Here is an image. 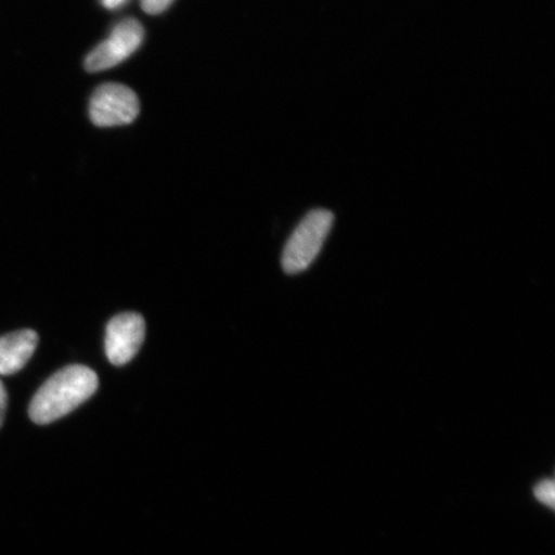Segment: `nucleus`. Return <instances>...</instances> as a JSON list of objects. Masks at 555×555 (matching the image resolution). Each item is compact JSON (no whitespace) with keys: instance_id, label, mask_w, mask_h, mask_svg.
<instances>
[{"instance_id":"423d86ee","label":"nucleus","mask_w":555,"mask_h":555,"mask_svg":"<svg viewBox=\"0 0 555 555\" xmlns=\"http://www.w3.org/2000/svg\"><path fill=\"white\" fill-rule=\"evenodd\" d=\"M39 344L38 333L23 330L0 337V376H11L29 363Z\"/></svg>"},{"instance_id":"f03ea898","label":"nucleus","mask_w":555,"mask_h":555,"mask_svg":"<svg viewBox=\"0 0 555 555\" xmlns=\"http://www.w3.org/2000/svg\"><path fill=\"white\" fill-rule=\"evenodd\" d=\"M335 217L325 208H315L297 225L282 255V267L287 274L307 270L327 240Z\"/></svg>"},{"instance_id":"20e7f679","label":"nucleus","mask_w":555,"mask_h":555,"mask_svg":"<svg viewBox=\"0 0 555 555\" xmlns=\"http://www.w3.org/2000/svg\"><path fill=\"white\" fill-rule=\"evenodd\" d=\"M143 39L144 29L139 21H120L109 37L87 55L86 68L89 73H100L121 64L138 51Z\"/></svg>"},{"instance_id":"1a4fd4ad","label":"nucleus","mask_w":555,"mask_h":555,"mask_svg":"<svg viewBox=\"0 0 555 555\" xmlns=\"http://www.w3.org/2000/svg\"><path fill=\"white\" fill-rule=\"evenodd\" d=\"M7 404H9V395H7L3 382L0 380V428H2L4 423Z\"/></svg>"},{"instance_id":"39448f33","label":"nucleus","mask_w":555,"mask_h":555,"mask_svg":"<svg viewBox=\"0 0 555 555\" xmlns=\"http://www.w3.org/2000/svg\"><path fill=\"white\" fill-rule=\"evenodd\" d=\"M145 337V322L135 312H124L111 319L106 331V356L109 363L121 366L141 350Z\"/></svg>"},{"instance_id":"0eeeda50","label":"nucleus","mask_w":555,"mask_h":555,"mask_svg":"<svg viewBox=\"0 0 555 555\" xmlns=\"http://www.w3.org/2000/svg\"><path fill=\"white\" fill-rule=\"evenodd\" d=\"M538 502L553 508L555 503V485L553 480H543L533 488Z\"/></svg>"},{"instance_id":"6e6552de","label":"nucleus","mask_w":555,"mask_h":555,"mask_svg":"<svg viewBox=\"0 0 555 555\" xmlns=\"http://www.w3.org/2000/svg\"><path fill=\"white\" fill-rule=\"evenodd\" d=\"M173 3V0H141L144 12L149 15H159L165 12Z\"/></svg>"},{"instance_id":"7ed1b4c3","label":"nucleus","mask_w":555,"mask_h":555,"mask_svg":"<svg viewBox=\"0 0 555 555\" xmlns=\"http://www.w3.org/2000/svg\"><path fill=\"white\" fill-rule=\"evenodd\" d=\"M141 109L134 90L116 82L103 85L90 99L89 115L100 128L120 127L133 122Z\"/></svg>"},{"instance_id":"f257e3e1","label":"nucleus","mask_w":555,"mask_h":555,"mask_svg":"<svg viewBox=\"0 0 555 555\" xmlns=\"http://www.w3.org/2000/svg\"><path fill=\"white\" fill-rule=\"evenodd\" d=\"M99 388V377L85 365H69L55 373L41 386L29 406L37 425H50L86 402Z\"/></svg>"},{"instance_id":"9d476101","label":"nucleus","mask_w":555,"mask_h":555,"mask_svg":"<svg viewBox=\"0 0 555 555\" xmlns=\"http://www.w3.org/2000/svg\"><path fill=\"white\" fill-rule=\"evenodd\" d=\"M128 0H102V4L104 9L107 10H117L120 9Z\"/></svg>"}]
</instances>
